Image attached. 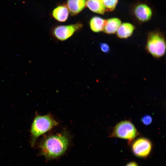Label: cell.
I'll return each instance as SVG.
<instances>
[{"mask_svg": "<svg viewBox=\"0 0 166 166\" xmlns=\"http://www.w3.org/2000/svg\"><path fill=\"white\" fill-rule=\"evenodd\" d=\"M100 49L102 52L105 53H109L110 50V47L107 43L105 42L100 43L99 44Z\"/></svg>", "mask_w": 166, "mask_h": 166, "instance_id": "15", "label": "cell"}, {"mask_svg": "<svg viewBox=\"0 0 166 166\" xmlns=\"http://www.w3.org/2000/svg\"><path fill=\"white\" fill-rule=\"evenodd\" d=\"M69 143V137L66 132L49 135L40 144L41 154L47 160L57 158L65 153Z\"/></svg>", "mask_w": 166, "mask_h": 166, "instance_id": "1", "label": "cell"}, {"mask_svg": "<svg viewBox=\"0 0 166 166\" xmlns=\"http://www.w3.org/2000/svg\"><path fill=\"white\" fill-rule=\"evenodd\" d=\"M82 26V24L80 22L70 25L58 26L53 29V34L56 39L61 41H65L80 30Z\"/></svg>", "mask_w": 166, "mask_h": 166, "instance_id": "6", "label": "cell"}, {"mask_svg": "<svg viewBox=\"0 0 166 166\" xmlns=\"http://www.w3.org/2000/svg\"><path fill=\"white\" fill-rule=\"evenodd\" d=\"M135 27L132 24L127 22L121 24L117 31V36L120 38H127L132 35Z\"/></svg>", "mask_w": 166, "mask_h": 166, "instance_id": "9", "label": "cell"}, {"mask_svg": "<svg viewBox=\"0 0 166 166\" xmlns=\"http://www.w3.org/2000/svg\"><path fill=\"white\" fill-rule=\"evenodd\" d=\"M58 122L49 114L37 115L34 117L31 128V145L34 146L40 136L57 125Z\"/></svg>", "mask_w": 166, "mask_h": 166, "instance_id": "2", "label": "cell"}, {"mask_svg": "<svg viewBox=\"0 0 166 166\" xmlns=\"http://www.w3.org/2000/svg\"><path fill=\"white\" fill-rule=\"evenodd\" d=\"M118 0H102L106 8L109 11L114 10L118 2Z\"/></svg>", "mask_w": 166, "mask_h": 166, "instance_id": "14", "label": "cell"}, {"mask_svg": "<svg viewBox=\"0 0 166 166\" xmlns=\"http://www.w3.org/2000/svg\"><path fill=\"white\" fill-rule=\"evenodd\" d=\"M152 148V144L148 139L140 137L136 139L132 144L131 149L136 157L146 159L150 155Z\"/></svg>", "mask_w": 166, "mask_h": 166, "instance_id": "5", "label": "cell"}, {"mask_svg": "<svg viewBox=\"0 0 166 166\" xmlns=\"http://www.w3.org/2000/svg\"><path fill=\"white\" fill-rule=\"evenodd\" d=\"M69 12L67 6L65 5L59 6L53 10L52 15L58 21L64 22L67 19Z\"/></svg>", "mask_w": 166, "mask_h": 166, "instance_id": "11", "label": "cell"}, {"mask_svg": "<svg viewBox=\"0 0 166 166\" xmlns=\"http://www.w3.org/2000/svg\"><path fill=\"white\" fill-rule=\"evenodd\" d=\"M105 22V20L100 17H94L91 18L90 21V28L93 32H100L103 30Z\"/></svg>", "mask_w": 166, "mask_h": 166, "instance_id": "13", "label": "cell"}, {"mask_svg": "<svg viewBox=\"0 0 166 166\" xmlns=\"http://www.w3.org/2000/svg\"><path fill=\"white\" fill-rule=\"evenodd\" d=\"M145 48L146 51L154 58L163 57L166 51V42L163 34L158 31L150 32Z\"/></svg>", "mask_w": 166, "mask_h": 166, "instance_id": "3", "label": "cell"}, {"mask_svg": "<svg viewBox=\"0 0 166 166\" xmlns=\"http://www.w3.org/2000/svg\"><path fill=\"white\" fill-rule=\"evenodd\" d=\"M134 13L138 20L142 22H145L150 19L152 12L151 9L148 6L142 4L136 6L134 10Z\"/></svg>", "mask_w": 166, "mask_h": 166, "instance_id": "7", "label": "cell"}, {"mask_svg": "<svg viewBox=\"0 0 166 166\" xmlns=\"http://www.w3.org/2000/svg\"><path fill=\"white\" fill-rule=\"evenodd\" d=\"M121 24V20L117 18H112L106 20L103 31L108 34L116 33Z\"/></svg>", "mask_w": 166, "mask_h": 166, "instance_id": "10", "label": "cell"}, {"mask_svg": "<svg viewBox=\"0 0 166 166\" xmlns=\"http://www.w3.org/2000/svg\"><path fill=\"white\" fill-rule=\"evenodd\" d=\"M142 122L145 125L150 124L152 121V118L151 116L146 115L143 116L141 118Z\"/></svg>", "mask_w": 166, "mask_h": 166, "instance_id": "16", "label": "cell"}, {"mask_svg": "<svg viewBox=\"0 0 166 166\" xmlns=\"http://www.w3.org/2000/svg\"><path fill=\"white\" fill-rule=\"evenodd\" d=\"M86 2V0H67V7L71 15H76L83 9Z\"/></svg>", "mask_w": 166, "mask_h": 166, "instance_id": "8", "label": "cell"}, {"mask_svg": "<svg viewBox=\"0 0 166 166\" xmlns=\"http://www.w3.org/2000/svg\"><path fill=\"white\" fill-rule=\"evenodd\" d=\"M125 166H139L138 164L135 161H132L128 163Z\"/></svg>", "mask_w": 166, "mask_h": 166, "instance_id": "17", "label": "cell"}, {"mask_svg": "<svg viewBox=\"0 0 166 166\" xmlns=\"http://www.w3.org/2000/svg\"><path fill=\"white\" fill-rule=\"evenodd\" d=\"M138 135L133 124L129 121H124L115 126L110 136L127 140L129 144Z\"/></svg>", "mask_w": 166, "mask_h": 166, "instance_id": "4", "label": "cell"}, {"mask_svg": "<svg viewBox=\"0 0 166 166\" xmlns=\"http://www.w3.org/2000/svg\"><path fill=\"white\" fill-rule=\"evenodd\" d=\"M86 5L92 11L100 14H104L106 8L102 0H87Z\"/></svg>", "mask_w": 166, "mask_h": 166, "instance_id": "12", "label": "cell"}]
</instances>
